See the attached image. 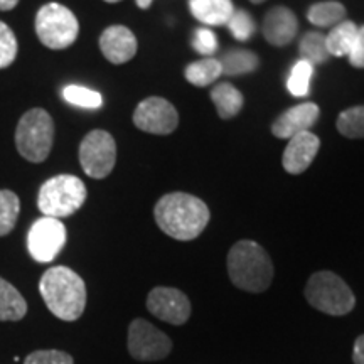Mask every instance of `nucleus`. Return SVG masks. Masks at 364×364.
I'll use <instances>...</instances> for the list:
<instances>
[{"label": "nucleus", "mask_w": 364, "mask_h": 364, "mask_svg": "<svg viewBox=\"0 0 364 364\" xmlns=\"http://www.w3.org/2000/svg\"><path fill=\"white\" fill-rule=\"evenodd\" d=\"M358 36V26L351 21H343L341 24L332 27V31L326 36L327 53L331 56H348L351 53L354 41Z\"/></svg>", "instance_id": "aec40b11"}, {"label": "nucleus", "mask_w": 364, "mask_h": 364, "mask_svg": "<svg viewBox=\"0 0 364 364\" xmlns=\"http://www.w3.org/2000/svg\"><path fill=\"white\" fill-rule=\"evenodd\" d=\"M36 34L46 48L61 51L70 48L80 34L76 16L61 4H46L36 16Z\"/></svg>", "instance_id": "0eeeda50"}, {"label": "nucleus", "mask_w": 364, "mask_h": 364, "mask_svg": "<svg viewBox=\"0 0 364 364\" xmlns=\"http://www.w3.org/2000/svg\"><path fill=\"white\" fill-rule=\"evenodd\" d=\"M228 29L238 41H250L255 34V21L247 11L243 9H235L233 16L228 21Z\"/></svg>", "instance_id": "c85d7f7f"}, {"label": "nucleus", "mask_w": 364, "mask_h": 364, "mask_svg": "<svg viewBox=\"0 0 364 364\" xmlns=\"http://www.w3.org/2000/svg\"><path fill=\"white\" fill-rule=\"evenodd\" d=\"M86 201V186L80 177L59 174L41 186L38 208L48 218H68L75 215Z\"/></svg>", "instance_id": "20e7f679"}, {"label": "nucleus", "mask_w": 364, "mask_h": 364, "mask_svg": "<svg viewBox=\"0 0 364 364\" xmlns=\"http://www.w3.org/2000/svg\"><path fill=\"white\" fill-rule=\"evenodd\" d=\"M19 4V0H0V11H11Z\"/></svg>", "instance_id": "f704fd0d"}, {"label": "nucleus", "mask_w": 364, "mask_h": 364, "mask_svg": "<svg viewBox=\"0 0 364 364\" xmlns=\"http://www.w3.org/2000/svg\"><path fill=\"white\" fill-rule=\"evenodd\" d=\"M54 142V122L43 108H33L22 115L16 130L17 150L26 161L39 164L48 159Z\"/></svg>", "instance_id": "423d86ee"}, {"label": "nucleus", "mask_w": 364, "mask_h": 364, "mask_svg": "<svg viewBox=\"0 0 364 364\" xmlns=\"http://www.w3.org/2000/svg\"><path fill=\"white\" fill-rule=\"evenodd\" d=\"M147 309L152 316L169 322L172 326H182L191 317V302L188 295L172 287H156L147 297Z\"/></svg>", "instance_id": "f8f14e48"}, {"label": "nucleus", "mask_w": 364, "mask_h": 364, "mask_svg": "<svg viewBox=\"0 0 364 364\" xmlns=\"http://www.w3.org/2000/svg\"><path fill=\"white\" fill-rule=\"evenodd\" d=\"M39 292L51 314L66 322L78 321L86 307L85 280L68 267H53L44 272Z\"/></svg>", "instance_id": "f03ea898"}, {"label": "nucleus", "mask_w": 364, "mask_h": 364, "mask_svg": "<svg viewBox=\"0 0 364 364\" xmlns=\"http://www.w3.org/2000/svg\"><path fill=\"white\" fill-rule=\"evenodd\" d=\"M211 100L215 103L218 115L221 118H233L243 108V95L230 83H220L211 90Z\"/></svg>", "instance_id": "6ab92c4d"}, {"label": "nucleus", "mask_w": 364, "mask_h": 364, "mask_svg": "<svg viewBox=\"0 0 364 364\" xmlns=\"http://www.w3.org/2000/svg\"><path fill=\"white\" fill-rule=\"evenodd\" d=\"M189 11L206 26H226L235 12L231 0H189Z\"/></svg>", "instance_id": "f3484780"}, {"label": "nucleus", "mask_w": 364, "mask_h": 364, "mask_svg": "<svg viewBox=\"0 0 364 364\" xmlns=\"http://www.w3.org/2000/svg\"><path fill=\"white\" fill-rule=\"evenodd\" d=\"M184 75H186V80H188L191 85L204 88V86L215 83V81L223 75V71L218 59L204 58V59H199V61L191 63V65L186 68Z\"/></svg>", "instance_id": "4be33fe9"}, {"label": "nucleus", "mask_w": 364, "mask_h": 364, "mask_svg": "<svg viewBox=\"0 0 364 364\" xmlns=\"http://www.w3.org/2000/svg\"><path fill=\"white\" fill-rule=\"evenodd\" d=\"M306 299L314 309L327 316H346L356 306L349 285L334 272H317L306 285Z\"/></svg>", "instance_id": "39448f33"}, {"label": "nucleus", "mask_w": 364, "mask_h": 364, "mask_svg": "<svg viewBox=\"0 0 364 364\" xmlns=\"http://www.w3.org/2000/svg\"><path fill=\"white\" fill-rule=\"evenodd\" d=\"M100 49L113 65H124L136 54V39L129 27L110 26L100 36Z\"/></svg>", "instance_id": "2eb2a0df"}, {"label": "nucleus", "mask_w": 364, "mask_h": 364, "mask_svg": "<svg viewBox=\"0 0 364 364\" xmlns=\"http://www.w3.org/2000/svg\"><path fill=\"white\" fill-rule=\"evenodd\" d=\"M349 63L354 68H364V26L358 27V36L351 53L348 54Z\"/></svg>", "instance_id": "473e14b6"}, {"label": "nucleus", "mask_w": 364, "mask_h": 364, "mask_svg": "<svg viewBox=\"0 0 364 364\" xmlns=\"http://www.w3.org/2000/svg\"><path fill=\"white\" fill-rule=\"evenodd\" d=\"M105 2H108V4H115V2H120V0H105Z\"/></svg>", "instance_id": "4c0bfd02"}, {"label": "nucleus", "mask_w": 364, "mask_h": 364, "mask_svg": "<svg viewBox=\"0 0 364 364\" xmlns=\"http://www.w3.org/2000/svg\"><path fill=\"white\" fill-rule=\"evenodd\" d=\"M338 130L348 139H364V105L344 110L338 117Z\"/></svg>", "instance_id": "bb28decb"}, {"label": "nucleus", "mask_w": 364, "mask_h": 364, "mask_svg": "<svg viewBox=\"0 0 364 364\" xmlns=\"http://www.w3.org/2000/svg\"><path fill=\"white\" fill-rule=\"evenodd\" d=\"M228 275L238 289L260 294L272 285L275 270L265 248L257 241L241 240L228 253Z\"/></svg>", "instance_id": "7ed1b4c3"}, {"label": "nucleus", "mask_w": 364, "mask_h": 364, "mask_svg": "<svg viewBox=\"0 0 364 364\" xmlns=\"http://www.w3.org/2000/svg\"><path fill=\"white\" fill-rule=\"evenodd\" d=\"M134 124L139 130L154 135H169L179 125L174 105L159 97H150L139 103L134 112Z\"/></svg>", "instance_id": "9b49d317"}, {"label": "nucleus", "mask_w": 364, "mask_h": 364, "mask_svg": "<svg viewBox=\"0 0 364 364\" xmlns=\"http://www.w3.org/2000/svg\"><path fill=\"white\" fill-rule=\"evenodd\" d=\"M346 17V7L339 2H318L309 9L307 19L317 27H334Z\"/></svg>", "instance_id": "5701e85b"}, {"label": "nucleus", "mask_w": 364, "mask_h": 364, "mask_svg": "<svg viewBox=\"0 0 364 364\" xmlns=\"http://www.w3.org/2000/svg\"><path fill=\"white\" fill-rule=\"evenodd\" d=\"M21 211V201L12 191H0V236L11 233Z\"/></svg>", "instance_id": "a878e982"}, {"label": "nucleus", "mask_w": 364, "mask_h": 364, "mask_svg": "<svg viewBox=\"0 0 364 364\" xmlns=\"http://www.w3.org/2000/svg\"><path fill=\"white\" fill-rule=\"evenodd\" d=\"M193 46L196 51L208 58L218 51V39L211 29L198 27L193 34Z\"/></svg>", "instance_id": "7c9ffc66"}, {"label": "nucleus", "mask_w": 364, "mask_h": 364, "mask_svg": "<svg viewBox=\"0 0 364 364\" xmlns=\"http://www.w3.org/2000/svg\"><path fill=\"white\" fill-rule=\"evenodd\" d=\"M136 6H139L140 9H149L150 6H152L154 0H135Z\"/></svg>", "instance_id": "c9c22d12"}, {"label": "nucleus", "mask_w": 364, "mask_h": 364, "mask_svg": "<svg viewBox=\"0 0 364 364\" xmlns=\"http://www.w3.org/2000/svg\"><path fill=\"white\" fill-rule=\"evenodd\" d=\"M250 2H253V4H262V2H265V0H250Z\"/></svg>", "instance_id": "e433bc0d"}, {"label": "nucleus", "mask_w": 364, "mask_h": 364, "mask_svg": "<svg viewBox=\"0 0 364 364\" xmlns=\"http://www.w3.org/2000/svg\"><path fill=\"white\" fill-rule=\"evenodd\" d=\"M318 147H321V140L312 132H302V134L292 136L284 150V157H282L284 169L289 174L306 172L316 159Z\"/></svg>", "instance_id": "ddd939ff"}, {"label": "nucleus", "mask_w": 364, "mask_h": 364, "mask_svg": "<svg viewBox=\"0 0 364 364\" xmlns=\"http://www.w3.org/2000/svg\"><path fill=\"white\" fill-rule=\"evenodd\" d=\"M172 351V341L145 318H134L129 327V353L136 361H161Z\"/></svg>", "instance_id": "1a4fd4ad"}, {"label": "nucleus", "mask_w": 364, "mask_h": 364, "mask_svg": "<svg viewBox=\"0 0 364 364\" xmlns=\"http://www.w3.org/2000/svg\"><path fill=\"white\" fill-rule=\"evenodd\" d=\"M63 98L66 100L70 105L80 108H88V110H97L102 107L103 98L98 91L85 88V86L78 85H70L63 90Z\"/></svg>", "instance_id": "cd10ccee"}, {"label": "nucleus", "mask_w": 364, "mask_h": 364, "mask_svg": "<svg viewBox=\"0 0 364 364\" xmlns=\"http://www.w3.org/2000/svg\"><path fill=\"white\" fill-rule=\"evenodd\" d=\"M154 216L164 233L179 241L198 238L211 218L206 203L186 193L162 196L154 209Z\"/></svg>", "instance_id": "f257e3e1"}, {"label": "nucleus", "mask_w": 364, "mask_h": 364, "mask_svg": "<svg viewBox=\"0 0 364 364\" xmlns=\"http://www.w3.org/2000/svg\"><path fill=\"white\" fill-rule=\"evenodd\" d=\"M17 58V39L6 22L0 21V70L9 68Z\"/></svg>", "instance_id": "c756f323"}, {"label": "nucleus", "mask_w": 364, "mask_h": 364, "mask_svg": "<svg viewBox=\"0 0 364 364\" xmlns=\"http://www.w3.org/2000/svg\"><path fill=\"white\" fill-rule=\"evenodd\" d=\"M312 76L314 66L311 63L304 61V59H299L292 70H290L289 80H287V88H289L290 95H294V97L297 98L307 97L309 90H311Z\"/></svg>", "instance_id": "393cba45"}, {"label": "nucleus", "mask_w": 364, "mask_h": 364, "mask_svg": "<svg viewBox=\"0 0 364 364\" xmlns=\"http://www.w3.org/2000/svg\"><path fill=\"white\" fill-rule=\"evenodd\" d=\"M300 59L311 63V65H322L327 59L331 58V54L327 53L326 46V36L321 33H307L300 39L299 44Z\"/></svg>", "instance_id": "b1692460"}, {"label": "nucleus", "mask_w": 364, "mask_h": 364, "mask_svg": "<svg viewBox=\"0 0 364 364\" xmlns=\"http://www.w3.org/2000/svg\"><path fill=\"white\" fill-rule=\"evenodd\" d=\"M24 364H75L71 354L58 349H44V351H34L27 356Z\"/></svg>", "instance_id": "2f4dec72"}, {"label": "nucleus", "mask_w": 364, "mask_h": 364, "mask_svg": "<svg viewBox=\"0 0 364 364\" xmlns=\"http://www.w3.org/2000/svg\"><path fill=\"white\" fill-rule=\"evenodd\" d=\"M27 314V302L19 290L0 277V321L16 322Z\"/></svg>", "instance_id": "a211bd4d"}, {"label": "nucleus", "mask_w": 364, "mask_h": 364, "mask_svg": "<svg viewBox=\"0 0 364 364\" xmlns=\"http://www.w3.org/2000/svg\"><path fill=\"white\" fill-rule=\"evenodd\" d=\"M353 361L354 364H364V334L359 336L356 343H354Z\"/></svg>", "instance_id": "72a5a7b5"}, {"label": "nucleus", "mask_w": 364, "mask_h": 364, "mask_svg": "<svg viewBox=\"0 0 364 364\" xmlns=\"http://www.w3.org/2000/svg\"><path fill=\"white\" fill-rule=\"evenodd\" d=\"M220 65L223 75L241 76L257 70L258 65H260V59H258L257 54L247 51V49H231V51L223 54Z\"/></svg>", "instance_id": "412c9836"}, {"label": "nucleus", "mask_w": 364, "mask_h": 364, "mask_svg": "<svg viewBox=\"0 0 364 364\" xmlns=\"http://www.w3.org/2000/svg\"><path fill=\"white\" fill-rule=\"evenodd\" d=\"M66 245V228L61 220L43 216L31 226L27 233V250L39 263H49Z\"/></svg>", "instance_id": "9d476101"}, {"label": "nucleus", "mask_w": 364, "mask_h": 364, "mask_svg": "<svg viewBox=\"0 0 364 364\" xmlns=\"http://www.w3.org/2000/svg\"><path fill=\"white\" fill-rule=\"evenodd\" d=\"M299 21L297 16L287 7H273L263 19V36L272 46L282 48L290 44L297 36Z\"/></svg>", "instance_id": "dca6fc26"}, {"label": "nucleus", "mask_w": 364, "mask_h": 364, "mask_svg": "<svg viewBox=\"0 0 364 364\" xmlns=\"http://www.w3.org/2000/svg\"><path fill=\"white\" fill-rule=\"evenodd\" d=\"M117 162V144L105 130H91L81 140L80 164L85 174L93 179H105L110 176Z\"/></svg>", "instance_id": "6e6552de"}, {"label": "nucleus", "mask_w": 364, "mask_h": 364, "mask_svg": "<svg viewBox=\"0 0 364 364\" xmlns=\"http://www.w3.org/2000/svg\"><path fill=\"white\" fill-rule=\"evenodd\" d=\"M318 115H321V110L316 103H300L277 118L275 124L272 125V134L277 139H292L312 129L318 120Z\"/></svg>", "instance_id": "4468645a"}]
</instances>
